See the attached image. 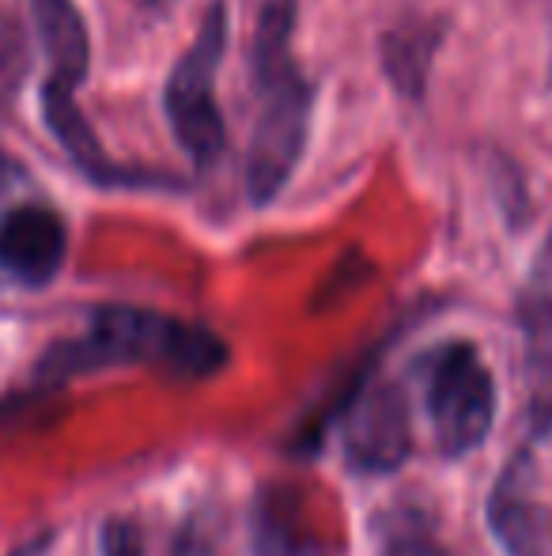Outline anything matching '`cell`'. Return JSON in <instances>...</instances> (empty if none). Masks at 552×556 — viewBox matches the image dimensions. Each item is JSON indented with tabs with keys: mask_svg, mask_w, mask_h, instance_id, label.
I'll return each instance as SVG.
<instances>
[{
	"mask_svg": "<svg viewBox=\"0 0 552 556\" xmlns=\"http://www.w3.org/2000/svg\"><path fill=\"white\" fill-rule=\"evenodd\" d=\"M228 364V344L220 333L163 311L106 303L88 315L76 337L57 341L35 364L42 387H57L76 375L111 371V367H147L170 379H213Z\"/></svg>",
	"mask_w": 552,
	"mask_h": 556,
	"instance_id": "obj_2",
	"label": "cell"
},
{
	"mask_svg": "<svg viewBox=\"0 0 552 556\" xmlns=\"http://www.w3.org/2000/svg\"><path fill=\"white\" fill-rule=\"evenodd\" d=\"M68 257L65 216L46 201H23L0 216V273L23 288L57 280Z\"/></svg>",
	"mask_w": 552,
	"mask_h": 556,
	"instance_id": "obj_7",
	"label": "cell"
},
{
	"mask_svg": "<svg viewBox=\"0 0 552 556\" xmlns=\"http://www.w3.org/2000/svg\"><path fill=\"white\" fill-rule=\"evenodd\" d=\"M534 458L518 451L488 496V527L508 556H552V515L534 496Z\"/></svg>",
	"mask_w": 552,
	"mask_h": 556,
	"instance_id": "obj_8",
	"label": "cell"
},
{
	"mask_svg": "<svg viewBox=\"0 0 552 556\" xmlns=\"http://www.w3.org/2000/svg\"><path fill=\"white\" fill-rule=\"evenodd\" d=\"M140 4H144V8H167L170 0H140Z\"/></svg>",
	"mask_w": 552,
	"mask_h": 556,
	"instance_id": "obj_16",
	"label": "cell"
},
{
	"mask_svg": "<svg viewBox=\"0 0 552 556\" xmlns=\"http://www.w3.org/2000/svg\"><path fill=\"white\" fill-rule=\"evenodd\" d=\"M424 413L442 458L473 454L496 420V379L470 341H442L416 359Z\"/></svg>",
	"mask_w": 552,
	"mask_h": 556,
	"instance_id": "obj_5",
	"label": "cell"
},
{
	"mask_svg": "<svg viewBox=\"0 0 552 556\" xmlns=\"http://www.w3.org/2000/svg\"><path fill=\"white\" fill-rule=\"evenodd\" d=\"M442 23L435 20H416V23H398L383 35V68L390 76L394 91H401L406 99L424 96L427 73H432L435 50L442 42Z\"/></svg>",
	"mask_w": 552,
	"mask_h": 556,
	"instance_id": "obj_10",
	"label": "cell"
},
{
	"mask_svg": "<svg viewBox=\"0 0 552 556\" xmlns=\"http://www.w3.org/2000/svg\"><path fill=\"white\" fill-rule=\"evenodd\" d=\"M30 76V35L23 20L0 8V117L12 111Z\"/></svg>",
	"mask_w": 552,
	"mask_h": 556,
	"instance_id": "obj_11",
	"label": "cell"
},
{
	"mask_svg": "<svg viewBox=\"0 0 552 556\" xmlns=\"http://www.w3.org/2000/svg\"><path fill=\"white\" fill-rule=\"evenodd\" d=\"M103 556H144V538L133 522L111 519L103 527Z\"/></svg>",
	"mask_w": 552,
	"mask_h": 556,
	"instance_id": "obj_13",
	"label": "cell"
},
{
	"mask_svg": "<svg viewBox=\"0 0 552 556\" xmlns=\"http://www.w3.org/2000/svg\"><path fill=\"white\" fill-rule=\"evenodd\" d=\"M15 182H20V167H15V163L8 160L4 152H0V198H4V193L12 190Z\"/></svg>",
	"mask_w": 552,
	"mask_h": 556,
	"instance_id": "obj_15",
	"label": "cell"
},
{
	"mask_svg": "<svg viewBox=\"0 0 552 556\" xmlns=\"http://www.w3.org/2000/svg\"><path fill=\"white\" fill-rule=\"evenodd\" d=\"M231 42L228 0H213L197 23V35L175 61L163 84V114L193 170H208L228 148V125L216 103V76Z\"/></svg>",
	"mask_w": 552,
	"mask_h": 556,
	"instance_id": "obj_4",
	"label": "cell"
},
{
	"mask_svg": "<svg viewBox=\"0 0 552 556\" xmlns=\"http://www.w3.org/2000/svg\"><path fill=\"white\" fill-rule=\"evenodd\" d=\"M345 458L360 473H394L413 454V417L401 387L394 382H363L345 402L341 420Z\"/></svg>",
	"mask_w": 552,
	"mask_h": 556,
	"instance_id": "obj_6",
	"label": "cell"
},
{
	"mask_svg": "<svg viewBox=\"0 0 552 556\" xmlns=\"http://www.w3.org/2000/svg\"><path fill=\"white\" fill-rule=\"evenodd\" d=\"M518 337H523V390L526 432L534 443L552 435V292H526L518 300Z\"/></svg>",
	"mask_w": 552,
	"mask_h": 556,
	"instance_id": "obj_9",
	"label": "cell"
},
{
	"mask_svg": "<svg viewBox=\"0 0 552 556\" xmlns=\"http://www.w3.org/2000/svg\"><path fill=\"white\" fill-rule=\"evenodd\" d=\"M383 556H450V549L420 515L398 511L383 522Z\"/></svg>",
	"mask_w": 552,
	"mask_h": 556,
	"instance_id": "obj_12",
	"label": "cell"
},
{
	"mask_svg": "<svg viewBox=\"0 0 552 556\" xmlns=\"http://www.w3.org/2000/svg\"><path fill=\"white\" fill-rule=\"evenodd\" d=\"M30 15H35V38L46 61V129L53 132L61 152L80 167V175L95 186H106V190H175V186H182L163 170L118 163L103 148L99 132L88 125L76 96H80V84L91 73V38L76 0H30Z\"/></svg>",
	"mask_w": 552,
	"mask_h": 556,
	"instance_id": "obj_3",
	"label": "cell"
},
{
	"mask_svg": "<svg viewBox=\"0 0 552 556\" xmlns=\"http://www.w3.org/2000/svg\"><path fill=\"white\" fill-rule=\"evenodd\" d=\"M295 23L299 0H258L251 30V96L254 125L246 144L243 175L246 198L258 208L287 190L303 152H307L314 84L295 58Z\"/></svg>",
	"mask_w": 552,
	"mask_h": 556,
	"instance_id": "obj_1",
	"label": "cell"
},
{
	"mask_svg": "<svg viewBox=\"0 0 552 556\" xmlns=\"http://www.w3.org/2000/svg\"><path fill=\"white\" fill-rule=\"evenodd\" d=\"M534 280H541V285H552V231H549L545 247H541L538 262H534Z\"/></svg>",
	"mask_w": 552,
	"mask_h": 556,
	"instance_id": "obj_14",
	"label": "cell"
}]
</instances>
